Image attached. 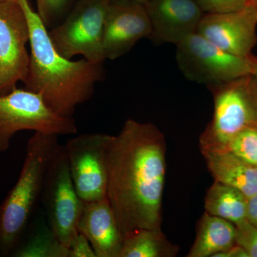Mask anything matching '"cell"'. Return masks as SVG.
<instances>
[{
    "instance_id": "obj_12",
    "label": "cell",
    "mask_w": 257,
    "mask_h": 257,
    "mask_svg": "<svg viewBox=\"0 0 257 257\" xmlns=\"http://www.w3.org/2000/svg\"><path fill=\"white\" fill-rule=\"evenodd\" d=\"M151 33V23L145 5L109 2L103 37L106 60H114L126 55L142 39L150 38Z\"/></svg>"
},
{
    "instance_id": "obj_24",
    "label": "cell",
    "mask_w": 257,
    "mask_h": 257,
    "mask_svg": "<svg viewBox=\"0 0 257 257\" xmlns=\"http://www.w3.org/2000/svg\"><path fill=\"white\" fill-rule=\"evenodd\" d=\"M69 257H96L95 251L87 238L78 232L68 246Z\"/></svg>"
},
{
    "instance_id": "obj_14",
    "label": "cell",
    "mask_w": 257,
    "mask_h": 257,
    "mask_svg": "<svg viewBox=\"0 0 257 257\" xmlns=\"http://www.w3.org/2000/svg\"><path fill=\"white\" fill-rule=\"evenodd\" d=\"M77 229L89 240L96 257H119L124 236L106 198L84 202Z\"/></svg>"
},
{
    "instance_id": "obj_27",
    "label": "cell",
    "mask_w": 257,
    "mask_h": 257,
    "mask_svg": "<svg viewBox=\"0 0 257 257\" xmlns=\"http://www.w3.org/2000/svg\"><path fill=\"white\" fill-rule=\"evenodd\" d=\"M109 2H114V1H119V2H130V3H138V4H141L145 5L147 3H148L150 0H108Z\"/></svg>"
},
{
    "instance_id": "obj_10",
    "label": "cell",
    "mask_w": 257,
    "mask_h": 257,
    "mask_svg": "<svg viewBox=\"0 0 257 257\" xmlns=\"http://www.w3.org/2000/svg\"><path fill=\"white\" fill-rule=\"evenodd\" d=\"M28 19L18 0L0 3V95L25 82L30 65Z\"/></svg>"
},
{
    "instance_id": "obj_16",
    "label": "cell",
    "mask_w": 257,
    "mask_h": 257,
    "mask_svg": "<svg viewBox=\"0 0 257 257\" xmlns=\"http://www.w3.org/2000/svg\"><path fill=\"white\" fill-rule=\"evenodd\" d=\"M236 235L234 224L206 212L201 219L197 237L187 256L214 257L228 251L236 244Z\"/></svg>"
},
{
    "instance_id": "obj_8",
    "label": "cell",
    "mask_w": 257,
    "mask_h": 257,
    "mask_svg": "<svg viewBox=\"0 0 257 257\" xmlns=\"http://www.w3.org/2000/svg\"><path fill=\"white\" fill-rule=\"evenodd\" d=\"M41 201L49 224L68 247L77 229L84 202L76 190L64 145L56 148L47 167Z\"/></svg>"
},
{
    "instance_id": "obj_9",
    "label": "cell",
    "mask_w": 257,
    "mask_h": 257,
    "mask_svg": "<svg viewBox=\"0 0 257 257\" xmlns=\"http://www.w3.org/2000/svg\"><path fill=\"white\" fill-rule=\"evenodd\" d=\"M111 137L102 133L83 134L64 145L71 177L83 202L106 198V155Z\"/></svg>"
},
{
    "instance_id": "obj_26",
    "label": "cell",
    "mask_w": 257,
    "mask_h": 257,
    "mask_svg": "<svg viewBox=\"0 0 257 257\" xmlns=\"http://www.w3.org/2000/svg\"><path fill=\"white\" fill-rule=\"evenodd\" d=\"M251 63L253 66V75L257 81V56L252 55H250Z\"/></svg>"
},
{
    "instance_id": "obj_22",
    "label": "cell",
    "mask_w": 257,
    "mask_h": 257,
    "mask_svg": "<svg viewBox=\"0 0 257 257\" xmlns=\"http://www.w3.org/2000/svg\"><path fill=\"white\" fill-rule=\"evenodd\" d=\"M236 243L246 251L248 257H257V227L248 222L237 226Z\"/></svg>"
},
{
    "instance_id": "obj_19",
    "label": "cell",
    "mask_w": 257,
    "mask_h": 257,
    "mask_svg": "<svg viewBox=\"0 0 257 257\" xmlns=\"http://www.w3.org/2000/svg\"><path fill=\"white\" fill-rule=\"evenodd\" d=\"M177 250L161 230L139 229L124 236L119 257L173 256Z\"/></svg>"
},
{
    "instance_id": "obj_21",
    "label": "cell",
    "mask_w": 257,
    "mask_h": 257,
    "mask_svg": "<svg viewBox=\"0 0 257 257\" xmlns=\"http://www.w3.org/2000/svg\"><path fill=\"white\" fill-rule=\"evenodd\" d=\"M74 0H36L37 13L47 28H53L63 20Z\"/></svg>"
},
{
    "instance_id": "obj_20",
    "label": "cell",
    "mask_w": 257,
    "mask_h": 257,
    "mask_svg": "<svg viewBox=\"0 0 257 257\" xmlns=\"http://www.w3.org/2000/svg\"><path fill=\"white\" fill-rule=\"evenodd\" d=\"M224 149L257 167V124L248 126L235 135Z\"/></svg>"
},
{
    "instance_id": "obj_6",
    "label": "cell",
    "mask_w": 257,
    "mask_h": 257,
    "mask_svg": "<svg viewBox=\"0 0 257 257\" xmlns=\"http://www.w3.org/2000/svg\"><path fill=\"white\" fill-rule=\"evenodd\" d=\"M23 130L61 136L74 135L77 126L72 116L57 114L40 94L16 87L0 95V153L9 149L12 138Z\"/></svg>"
},
{
    "instance_id": "obj_1",
    "label": "cell",
    "mask_w": 257,
    "mask_h": 257,
    "mask_svg": "<svg viewBox=\"0 0 257 257\" xmlns=\"http://www.w3.org/2000/svg\"><path fill=\"white\" fill-rule=\"evenodd\" d=\"M106 199L124 238L139 229L161 230L166 141L151 123L125 121L106 155Z\"/></svg>"
},
{
    "instance_id": "obj_4",
    "label": "cell",
    "mask_w": 257,
    "mask_h": 257,
    "mask_svg": "<svg viewBox=\"0 0 257 257\" xmlns=\"http://www.w3.org/2000/svg\"><path fill=\"white\" fill-rule=\"evenodd\" d=\"M109 1L78 0L49 35L56 50L66 58L77 55L93 63H104V22Z\"/></svg>"
},
{
    "instance_id": "obj_3",
    "label": "cell",
    "mask_w": 257,
    "mask_h": 257,
    "mask_svg": "<svg viewBox=\"0 0 257 257\" xmlns=\"http://www.w3.org/2000/svg\"><path fill=\"white\" fill-rule=\"evenodd\" d=\"M58 136L35 133L27 145L20 177L0 204V256H10L23 239L37 203L41 200L47 167Z\"/></svg>"
},
{
    "instance_id": "obj_5",
    "label": "cell",
    "mask_w": 257,
    "mask_h": 257,
    "mask_svg": "<svg viewBox=\"0 0 257 257\" xmlns=\"http://www.w3.org/2000/svg\"><path fill=\"white\" fill-rule=\"evenodd\" d=\"M214 100L204 146L224 148L235 135L257 124V81L253 74L209 87Z\"/></svg>"
},
{
    "instance_id": "obj_15",
    "label": "cell",
    "mask_w": 257,
    "mask_h": 257,
    "mask_svg": "<svg viewBox=\"0 0 257 257\" xmlns=\"http://www.w3.org/2000/svg\"><path fill=\"white\" fill-rule=\"evenodd\" d=\"M207 166L216 182L231 186L249 198L257 193V167L224 148L204 146Z\"/></svg>"
},
{
    "instance_id": "obj_23",
    "label": "cell",
    "mask_w": 257,
    "mask_h": 257,
    "mask_svg": "<svg viewBox=\"0 0 257 257\" xmlns=\"http://www.w3.org/2000/svg\"><path fill=\"white\" fill-rule=\"evenodd\" d=\"M204 14L227 13L243 8L248 0H194Z\"/></svg>"
},
{
    "instance_id": "obj_11",
    "label": "cell",
    "mask_w": 257,
    "mask_h": 257,
    "mask_svg": "<svg viewBox=\"0 0 257 257\" xmlns=\"http://www.w3.org/2000/svg\"><path fill=\"white\" fill-rule=\"evenodd\" d=\"M257 9L248 3L241 9L203 15L197 32L221 50L248 57L257 44Z\"/></svg>"
},
{
    "instance_id": "obj_7",
    "label": "cell",
    "mask_w": 257,
    "mask_h": 257,
    "mask_svg": "<svg viewBox=\"0 0 257 257\" xmlns=\"http://www.w3.org/2000/svg\"><path fill=\"white\" fill-rule=\"evenodd\" d=\"M176 46L177 65L184 77L192 82L210 87L253 74L250 56L228 53L197 32Z\"/></svg>"
},
{
    "instance_id": "obj_29",
    "label": "cell",
    "mask_w": 257,
    "mask_h": 257,
    "mask_svg": "<svg viewBox=\"0 0 257 257\" xmlns=\"http://www.w3.org/2000/svg\"><path fill=\"white\" fill-rule=\"evenodd\" d=\"M10 1V0H0V3H4V2Z\"/></svg>"
},
{
    "instance_id": "obj_17",
    "label": "cell",
    "mask_w": 257,
    "mask_h": 257,
    "mask_svg": "<svg viewBox=\"0 0 257 257\" xmlns=\"http://www.w3.org/2000/svg\"><path fill=\"white\" fill-rule=\"evenodd\" d=\"M247 199L238 189L215 181L208 190L204 205L207 213L237 227L248 222Z\"/></svg>"
},
{
    "instance_id": "obj_28",
    "label": "cell",
    "mask_w": 257,
    "mask_h": 257,
    "mask_svg": "<svg viewBox=\"0 0 257 257\" xmlns=\"http://www.w3.org/2000/svg\"><path fill=\"white\" fill-rule=\"evenodd\" d=\"M248 3L252 5L257 9V0H248Z\"/></svg>"
},
{
    "instance_id": "obj_25",
    "label": "cell",
    "mask_w": 257,
    "mask_h": 257,
    "mask_svg": "<svg viewBox=\"0 0 257 257\" xmlns=\"http://www.w3.org/2000/svg\"><path fill=\"white\" fill-rule=\"evenodd\" d=\"M247 221L249 224L257 227V193L248 198Z\"/></svg>"
},
{
    "instance_id": "obj_13",
    "label": "cell",
    "mask_w": 257,
    "mask_h": 257,
    "mask_svg": "<svg viewBox=\"0 0 257 257\" xmlns=\"http://www.w3.org/2000/svg\"><path fill=\"white\" fill-rule=\"evenodd\" d=\"M155 45H177L194 32L204 15L194 0H150L145 5Z\"/></svg>"
},
{
    "instance_id": "obj_2",
    "label": "cell",
    "mask_w": 257,
    "mask_h": 257,
    "mask_svg": "<svg viewBox=\"0 0 257 257\" xmlns=\"http://www.w3.org/2000/svg\"><path fill=\"white\" fill-rule=\"evenodd\" d=\"M30 28V59L25 89L42 96L59 115L72 116L76 107L91 99L104 77V63L66 58L51 40L46 25L29 0H18Z\"/></svg>"
},
{
    "instance_id": "obj_18",
    "label": "cell",
    "mask_w": 257,
    "mask_h": 257,
    "mask_svg": "<svg viewBox=\"0 0 257 257\" xmlns=\"http://www.w3.org/2000/svg\"><path fill=\"white\" fill-rule=\"evenodd\" d=\"M10 256L16 257H69V249L51 228L46 216L33 222L28 236L21 240Z\"/></svg>"
}]
</instances>
